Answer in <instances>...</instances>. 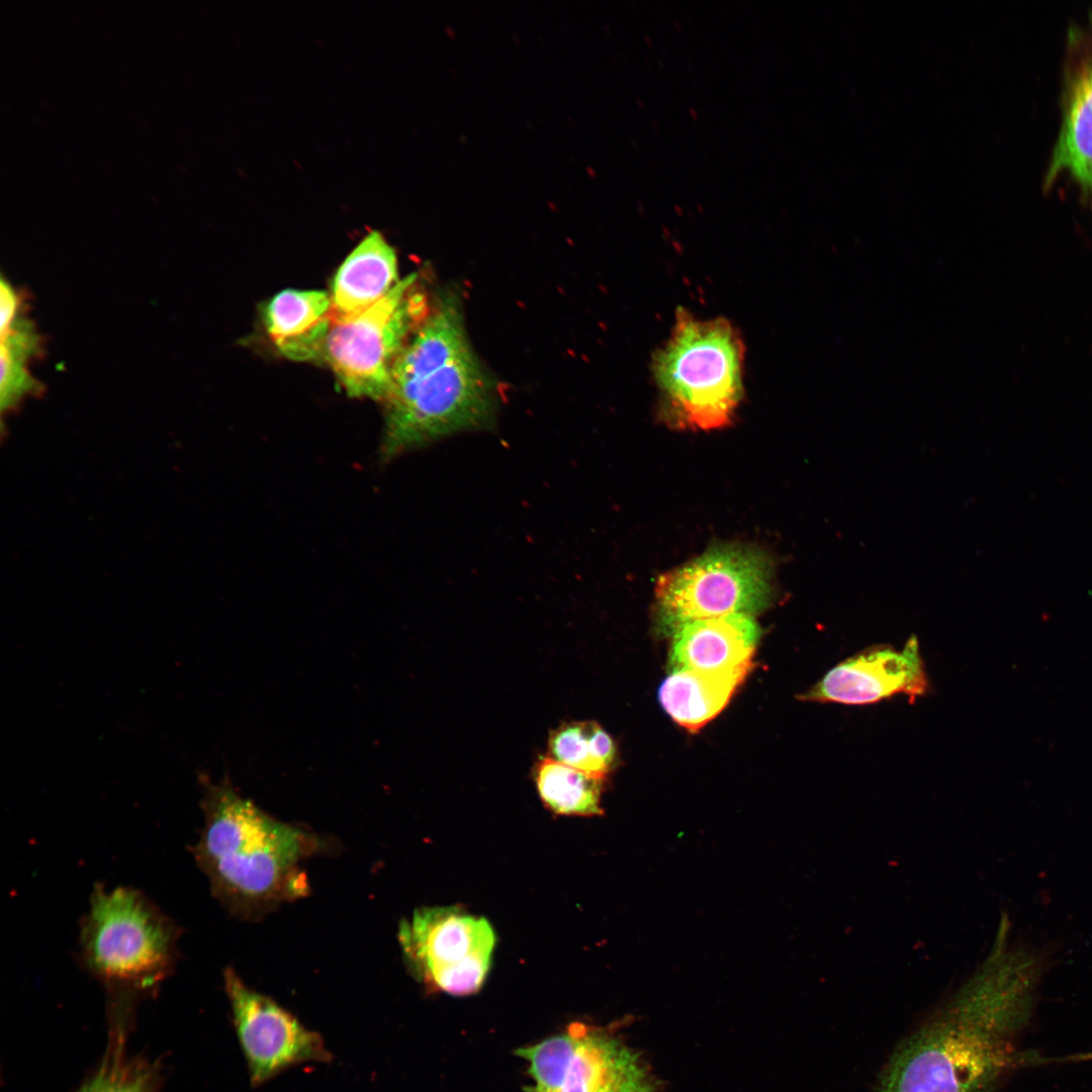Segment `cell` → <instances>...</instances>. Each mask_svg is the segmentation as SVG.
<instances>
[{
	"mask_svg": "<svg viewBox=\"0 0 1092 1092\" xmlns=\"http://www.w3.org/2000/svg\"><path fill=\"white\" fill-rule=\"evenodd\" d=\"M383 402V460L492 423L496 388L470 347L454 295L439 300L398 355Z\"/></svg>",
	"mask_w": 1092,
	"mask_h": 1092,
	"instance_id": "obj_1",
	"label": "cell"
},
{
	"mask_svg": "<svg viewBox=\"0 0 1092 1092\" xmlns=\"http://www.w3.org/2000/svg\"><path fill=\"white\" fill-rule=\"evenodd\" d=\"M202 809L204 825L191 850L229 913L258 920L307 895L300 866L325 848L323 838L268 815L228 784L208 785Z\"/></svg>",
	"mask_w": 1092,
	"mask_h": 1092,
	"instance_id": "obj_2",
	"label": "cell"
},
{
	"mask_svg": "<svg viewBox=\"0 0 1092 1092\" xmlns=\"http://www.w3.org/2000/svg\"><path fill=\"white\" fill-rule=\"evenodd\" d=\"M181 932L143 892L96 884L80 925L79 962L104 985L109 1004L133 1006L174 971Z\"/></svg>",
	"mask_w": 1092,
	"mask_h": 1092,
	"instance_id": "obj_3",
	"label": "cell"
},
{
	"mask_svg": "<svg viewBox=\"0 0 1092 1092\" xmlns=\"http://www.w3.org/2000/svg\"><path fill=\"white\" fill-rule=\"evenodd\" d=\"M744 345L725 318L702 321L679 307L675 325L652 360L670 415L696 429L729 424L743 395Z\"/></svg>",
	"mask_w": 1092,
	"mask_h": 1092,
	"instance_id": "obj_4",
	"label": "cell"
},
{
	"mask_svg": "<svg viewBox=\"0 0 1092 1092\" xmlns=\"http://www.w3.org/2000/svg\"><path fill=\"white\" fill-rule=\"evenodd\" d=\"M986 1010L968 993L924 1022L893 1053L878 1092H989L998 1053Z\"/></svg>",
	"mask_w": 1092,
	"mask_h": 1092,
	"instance_id": "obj_5",
	"label": "cell"
},
{
	"mask_svg": "<svg viewBox=\"0 0 1092 1092\" xmlns=\"http://www.w3.org/2000/svg\"><path fill=\"white\" fill-rule=\"evenodd\" d=\"M416 284L412 274L361 313L331 320L322 358L349 396L385 399L394 362L429 314Z\"/></svg>",
	"mask_w": 1092,
	"mask_h": 1092,
	"instance_id": "obj_6",
	"label": "cell"
},
{
	"mask_svg": "<svg viewBox=\"0 0 1092 1092\" xmlns=\"http://www.w3.org/2000/svg\"><path fill=\"white\" fill-rule=\"evenodd\" d=\"M770 565L759 551L738 546L709 550L658 577V615L670 630L694 620L748 615L771 599Z\"/></svg>",
	"mask_w": 1092,
	"mask_h": 1092,
	"instance_id": "obj_7",
	"label": "cell"
},
{
	"mask_svg": "<svg viewBox=\"0 0 1092 1092\" xmlns=\"http://www.w3.org/2000/svg\"><path fill=\"white\" fill-rule=\"evenodd\" d=\"M517 1055L527 1062L526 1092H656L638 1053L607 1029L583 1022Z\"/></svg>",
	"mask_w": 1092,
	"mask_h": 1092,
	"instance_id": "obj_8",
	"label": "cell"
},
{
	"mask_svg": "<svg viewBox=\"0 0 1092 1092\" xmlns=\"http://www.w3.org/2000/svg\"><path fill=\"white\" fill-rule=\"evenodd\" d=\"M398 940L417 979L431 989L464 996L483 985L495 937L484 918L454 907H426L401 922Z\"/></svg>",
	"mask_w": 1092,
	"mask_h": 1092,
	"instance_id": "obj_9",
	"label": "cell"
},
{
	"mask_svg": "<svg viewBox=\"0 0 1092 1092\" xmlns=\"http://www.w3.org/2000/svg\"><path fill=\"white\" fill-rule=\"evenodd\" d=\"M234 1028L252 1087L304 1063H328L323 1036L271 997L249 987L232 968L223 971Z\"/></svg>",
	"mask_w": 1092,
	"mask_h": 1092,
	"instance_id": "obj_10",
	"label": "cell"
},
{
	"mask_svg": "<svg viewBox=\"0 0 1092 1092\" xmlns=\"http://www.w3.org/2000/svg\"><path fill=\"white\" fill-rule=\"evenodd\" d=\"M930 685L916 635L902 649L889 644L869 646L829 669L801 701L862 706L897 695L913 703L925 696Z\"/></svg>",
	"mask_w": 1092,
	"mask_h": 1092,
	"instance_id": "obj_11",
	"label": "cell"
},
{
	"mask_svg": "<svg viewBox=\"0 0 1092 1092\" xmlns=\"http://www.w3.org/2000/svg\"><path fill=\"white\" fill-rule=\"evenodd\" d=\"M1068 178L1092 208V36L1076 43L1070 61L1063 118L1046 181Z\"/></svg>",
	"mask_w": 1092,
	"mask_h": 1092,
	"instance_id": "obj_12",
	"label": "cell"
},
{
	"mask_svg": "<svg viewBox=\"0 0 1092 1092\" xmlns=\"http://www.w3.org/2000/svg\"><path fill=\"white\" fill-rule=\"evenodd\" d=\"M672 632V669L701 672L728 671L752 662L760 635L748 615L689 621Z\"/></svg>",
	"mask_w": 1092,
	"mask_h": 1092,
	"instance_id": "obj_13",
	"label": "cell"
},
{
	"mask_svg": "<svg viewBox=\"0 0 1092 1092\" xmlns=\"http://www.w3.org/2000/svg\"><path fill=\"white\" fill-rule=\"evenodd\" d=\"M394 250L378 232H371L340 266L331 295V320L361 313L384 297L396 284Z\"/></svg>",
	"mask_w": 1092,
	"mask_h": 1092,
	"instance_id": "obj_14",
	"label": "cell"
},
{
	"mask_svg": "<svg viewBox=\"0 0 1092 1092\" xmlns=\"http://www.w3.org/2000/svg\"><path fill=\"white\" fill-rule=\"evenodd\" d=\"M331 296L316 290H284L267 304L268 335L285 357L296 361L322 358L331 327Z\"/></svg>",
	"mask_w": 1092,
	"mask_h": 1092,
	"instance_id": "obj_15",
	"label": "cell"
},
{
	"mask_svg": "<svg viewBox=\"0 0 1092 1092\" xmlns=\"http://www.w3.org/2000/svg\"><path fill=\"white\" fill-rule=\"evenodd\" d=\"M752 666L753 661L722 672L672 669L659 688V702L674 722L697 732L725 708Z\"/></svg>",
	"mask_w": 1092,
	"mask_h": 1092,
	"instance_id": "obj_16",
	"label": "cell"
},
{
	"mask_svg": "<svg viewBox=\"0 0 1092 1092\" xmlns=\"http://www.w3.org/2000/svg\"><path fill=\"white\" fill-rule=\"evenodd\" d=\"M130 1010L110 1009L111 1033L96 1071L76 1092H161V1069L126 1051L125 1027Z\"/></svg>",
	"mask_w": 1092,
	"mask_h": 1092,
	"instance_id": "obj_17",
	"label": "cell"
},
{
	"mask_svg": "<svg viewBox=\"0 0 1092 1092\" xmlns=\"http://www.w3.org/2000/svg\"><path fill=\"white\" fill-rule=\"evenodd\" d=\"M534 779L543 803L561 815L603 814L601 796L605 779L560 763L549 756L538 759Z\"/></svg>",
	"mask_w": 1092,
	"mask_h": 1092,
	"instance_id": "obj_18",
	"label": "cell"
},
{
	"mask_svg": "<svg viewBox=\"0 0 1092 1092\" xmlns=\"http://www.w3.org/2000/svg\"><path fill=\"white\" fill-rule=\"evenodd\" d=\"M39 348V338L32 324L17 318L11 329L1 336L0 404L2 412L11 410L27 394L36 393L41 384L31 376L26 364Z\"/></svg>",
	"mask_w": 1092,
	"mask_h": 1092,
	"instance_id": "obj_19",
	"label": "cell"
},
{
	"mask_svg": "<svg viewBox=\"0 0 1092 1092\" xmlns=\"http://www.w3.org/2000/svg\"><path fill=\"white\" fill-rule=\"evenodd\" d=\"M548 750L560 763L602 779L608 775L594 757L589 721L564 723L551 731Z\"/></svg>",
	"mask_w": 1092,
	"mask_h": 1092,
	"instance_id": "obj_20",
	"label": "cell"
},
{
	"mask_svg": "<svg viewBox=\"0 0 1092 1092\" xmlns=\"http://www.w3.org/2000/svg\"><path fill=\"white\" fill-rule=\"evenodd\" d=\"M589 737L596 760L609 774L614 768L617 756L616 745L609 733L599 724L589 721Z\"/></svg>",
	"mask_w": 1092,
	"mask_h": 1092,
	"instance_id": "obj_21",
	"label": "cell"
},
{
	"mask_svg": "<svg viewBox=\"0 0 1092 1092\" xmlns=\"http://www.w3.org/2000/svg\"><path fill=\"white\" fill-rule=\"evenodd\" d=\"M19 306L20 299L16 291L8 281L2 278L0 282L1 336L6 334L18 318Z\"/></svg>",
	"mask_w": 1092,
	"mask_h": 1092,
	"instance_id": "obj_22",
	"label": "cell"
}]
</instances>
